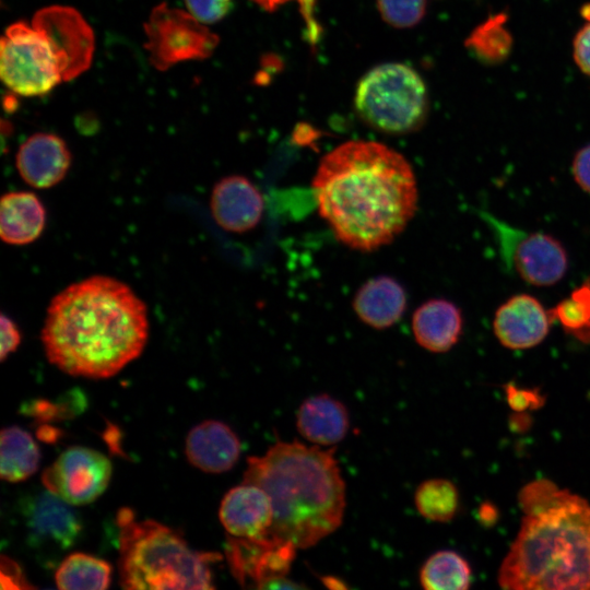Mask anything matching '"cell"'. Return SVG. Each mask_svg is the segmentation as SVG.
Instances as JSON below:
<instances>
[{
    "mask_svg": "<svg viewBox=\"0 0 590 590\" xmlns=\"http://www.w3.org/2000/svg\"><path fill=\"white\" fill-rule=\"evenodd\" d=\"M312 190L318 212L335 238L359 251L390 244L417 209L412 166L397 151L374 141H349L326 154Z\"/></svg>",
    "mask_w": 590,
    "mask_h": 590,
    "instance_id": "obj_1",
    "label": "cell"
},
{
    "mask_svg": "<svg viewBox=\"0 0 590 590\" xmlns=\"http://www.w3.org/2000/svg\"><path fill=\"white\" fill-rule=\"evenodd\" d=\"M40 338L48 361L63 373L109 378L145 347L148 308L126 283L94 275L52 298Z\"/></svg>",
    "mask_w": 590,
    "mask_h": 590,
    "instance_id": "obj_2",
    "label": "cell"
},
{
    "mask_svg": "<svg viewBox=\"0 0 590 590\" xmlns=\"http://www.w3.org/2000/svg\"><path fill=\"white\" fill-rule=\"evenodd\" d=\"M524 517L498 570L510 590H590V504L547 480L519 493Z\"/></svg>",
    "mask_w": 590,
    "mask_h": 590,
    "instance_id": "obj_3",
    "label": "cell"
},
{
    "mask_svg": "<svg viewBox=\"0 0 590 590\" xmlns=\"http://www.w3.org/2000/svg\"><path fill=\"white\" fill-rule=\"evenodd\" d=\"M244 482L269 495V534L309 548L342 524L346 493L335 448L279 440L262 456L247 459Z\"/></svg>",
    "mask_w": 590,
    "mask_h": 590,
    "instance_id": "obj_4",
    "label": "cell"
},
{
    "mask_svg": "<svg viewBox=\"0 0 590 590\" xmlns=\"http://www.w3.org/2000/svg\"><path fill=\"white\" fill-rule=\"evenodd\" d=\"M94 34L73 8L40 9L32 23L10 25L1 38L0 76L16 94L37 96L90 67Z\"/></svg>",
    "mask_w": 590,
    "mask_h": 590,
    "instance_id": "obj_5",
    "label": "cell"
},
{
    "mask_svg": "<svg viewBox=\"0 0 590 590\" xmlns=\"http://www.w3.org/2000/svg\"><path fill=\"white\" fill-rule=\"evenodd\" d=\"M119 583L128 590L214 589L213 570L222 555L191 548L175 529L138 520L130 508L117 512Z\"/></svg>",
    "mask_w": 590,
    "mask_h": 590,
    "instance_id": "obj_6",
    "label": "cell"
},
{
    "mask_svg": "<svg viewBox=\"0 0 590 590\" xmlns=\"http://www.w3.org/2000/svg\"><path fill=\"white\" fill-rule=\"evenodd\" d=\"M355 108L369 127L388 134H406L423 126L427 93L415 70L402 63H385L361 79Z\"/></svg>",
    "mask_w": 590,
    "mask_h": 590,
    "instance_id": "obj_7",
    "label": "cell"
},
{
    "mask_svg": "<svg viewBox=\"0 0 590 590\" xmlns=\"http://www.w3.org/2000/svg\"><path fill=\"white\" fill-rule=\"evenodd\" d=\"M498 245L505 264L523 281L535 286H550L567 271V253L554 237L515 227L489 213L481 212Z\"/></svg>",
    "mask_w": 590,
    "mask_h": 590,
    "instance_id": "obj_8",
    "label": "cell"
},
{
    "mask_svg": "<svg viewBox=\"0 0 590 590\" xmlns=\"http://www.w3.org/2000/svg\"><path fill=\"white\" fill-rule=\"evenodd\" d=\"M150 62L167 70L178 62L211 56L219 37L191 13L162 3L153 9L144 24Z\"/></svg>",
    "mask_w": 590,
    "mask_h": 590,
    "instance_id": "obj_9",
    "label": "cell"
},
{
    "mask_svg": "<svg viewBox=\"0 0 590 590\" xmlns=\"http://www.w3.org/2000/svg\"><path fill=\"white\" fill-rule=\"evenodd\" d=\"M111 472V463L105 455L87 447L73 446L45 469L42 482L46 489L72 506H82L94 502L105 492Z\"/></svg>",
    "mask_w": 590,
    "mask_h": 590,
    "instance_id": "obj_10",
    "label": "cell"
},
{
    "mask_svg": "<svg viewBox=\"0 0 590 590\" xmlns=\"http://www.w3.org/2000/svg\"><path fill=\"white\" fill-rule=\"evenodd\" d=\"M298 548L273 535H227L225 555L229 570L241 587L263 589L273 579L286 577Z\"/></svg>",
    "mask_w": 590,
    "mask_h": 590,
    "instance_id": "obj_11",
    "label": "cell"
},
{
    "mask_svg": "<svg viewBox=\"0 0 590 590\" xmlns=\"http://www.w3.org/2000/svg\"><path fill=\"white\" fill-rule=\"evenodd\" d=\"M71 506L48 489L28 497L22 515L31 541L61 551L71 547L82 532V521Z\"/></svg>",
    "mask_w": 590,
    "mask_h": 590,
    "instance_id": "obj_12",
    "label": "cell"
},
{
    "mask_svg": "<svg viewBox=\"0 0 590 590\" xmlns=\"http://www.w3.org/2000/svg\"><path fill=\"white\" fill-rule=\"evenodd\" d=\"M552 314L533 296L510 297L495 312L493 329L498 341L512 350L530 349L547 335Z\"/></svg>",
    "mask_w": 590,
    "mask_h": 590,
    "instance_id": "obj_13",
    "label": "cell"
},
{
    "mask_svg": "<svg viewBox=\"0 0 590 590\" xmlns=\"http://www.w3.org/2000/svg\"><path fill=\"white\" fill-rule=\"evenodd\" d=\"M210 209L220 227L232 233H244L260 222L264 202L260 190L248 178L233 175L215 184Z\"/></svg>",
    "mask_w": 590,
    "mask_h": 590,
    "instance_id": "obj_14",
    "label": "cell"
},
{
    "mask_svg": "<svg viewBox=\"0 0 590 590\" xmlns=\"http://www.w3.org/2000/svg\"><path fill=\"white\" fill-rule=\"evenodd\" d=\"M219 517L229 535L261 538L269 534L273 507L269 495L260 486L243 482L223 497Z\"/></svg>",
    "mask_w": 590,
    "mask_h": 590,
    "instance_id": "obj_15",
    "label": "cell"
},
{
    "mask_svg": "<svg viewBox=\"0 0 590 590\" xmlns=\"http://www.w3.org/2000/svg\"><path fill=\"white\" fill-rule=\"evenodd\" d=\"M15 164L21 178L31 187L45 189L67 175L71 154L66 142L52 133H35L20 146Z\"/></svg>",
    "mask_w": 590,
    "mask_h": 590,
    "instance_id": "obj_16",
    "label": "cell"
},
{
    "mask_svg": "<svg viewBox=\"0 0 590 590\" xmlns=\"http://www.w3.org/2000/svg\"><path fill=\"white\" fill-rule=\"evenodd\" d=\"M241 445L235 432L225 423L206 420L187 435L185 453L188 461L206 473H223L238 461Z\"/></svg>",
    "mask_w": 590,
    "mask_h": 590,
    "instance_id": "obj_17",
    "label": "cell"
},
{
    "mask_svg": "<svg viewBox=\"0 0 590 590\" xmlns=\"http://www.w3.org/2000/svg\"><path fill=\"white\" fill-rule=\"evenodd\" d=\"M299 434L317 446H334L350 428L349 412L335 398L319 393L303 401L296 414Z\"/></svg>",
    "mask_w": 590,
    "mask_h": 590,
    "instance_id": "obj_18",
    "label": "cell"
},
{
    "mask_svg": "<svg viewBox=\"0 0 590 590\" xmlns=\"http://www.w3.org/2000/svg\"><path fill=\"white\" fill-rule=\"evenodd\" d=\"M412 331L417 344L433 353L449 351L462 332L460 309L446 299H430L413 314Z\"/></svg>",
    "mask_w": 590,
    "mask_h": 590,
    "instance_id": "obj_19",
    "label": "cell"
},
{
    "mask_svg": "<svg viewBox=\"0 0 590 590\" xmlns=\"http://www.w3.org/2000/svg\"><path fill=\"white\" fill-rule=\"evenodd\" d=\"M357 317L375 329L397 323L406 309L404 288L390 276H377L363 284L353 299Z\"/></svg>",
    "mask_w": 590,
    "mask_h": 590,
    "instance_id": "obj_20",
    "label": "cell"
},
{
    "mask_svg": "<svg viewBox=\"0 0 590 590\" xmlns=\"http://www.w3.org/2000/svg\"><path fill=\"white\" fill-rule=\"evenodd\" d=\"M46 210L42 201L30 191H11L0 203V236L9 245H27L44 231Z\"/></svg>",
    "mask_w": 590,
    "mask_h": 590,
    "instance_id": "obj_21",
    "label": "cell"
},
{
    "mask_svg": "<svg viewBox=\"0 0 590 590\" xmlns=\"http://www.w3.org/2000/svg\"><path fill=\"white\" fill-rule=\"evenodd\" d=\"M39 448L34 438L19 426H8L1 430L0 476L16 483L31 477L38 469Z\"/></svg>",
    "mask_w": 590,
    "mask_h": 590,
    "instance_id": "obj_22",
    "label": "cell"
},
{
    "mask_svg": "<svg viewBox=\"0 0 590 590\" xmlns=\"http://www.w3.org/2000/svg\"><path fill=\"white\" fill-rule=\"evenodd\" d=\"M111 566L106 560L85 553H72L58 566L57 588L62 590H102L111 582Z\"/></svg>",
    "mask_w": 590,
    "mask_h": 590,
    "instance_id": "obj_23",
    "label": "cell"
},
{
    "mask_svg": "<svg viewBox=\"0 0 590 590\" xmlns=\"http://www.w3.org/2000/svg\"><path fill=\"white\" fill-rule=\"evenodd\" d=\"M420 582L426 590H465L471 583V568L458 553L438 551L421 567Z\"/></svg>",
    "mask_w": 590,
    "mask_h": 590,
    "instance_id": "obj_24",
    "label": "cell"
},
{
    "mask_svg": "<svg viewBox=\"0 0 590 590\" xmlns=\"http://www.w3.org/2000/svg\"><path fill=\"white\" fill-rule=\"evenodd\" d=\"M414 503L418 514L425 519L448 522L458 510L459 493L449 480L429 479L417 486Z\"/></svg>",
    "mask_w": 590,
    "mask_h": 590,
    "instance_id": "obj_25",
    "label": "cell"
},
{
    "mask_svg": "<svg viewBox=\"0 0 590 590\" xmlns=\"http://www.w3.org/2000/svg\"><path fill=\"white\" fill-rule=\"evenodd\" d=\"M510 36L500 16H495L480 25L468 40L474 52L487 60H498L507 55Z\"/></svg>",
    "mask_w": 590,
    "mask_h": 590,
    "instance_id": "obj_26",
    "label": "cell"
},
{
    "mask_svg": "<svg viewBox=\"0 0 590 590\" xmlns=\"http://www.w3.org/2000/svg\"><path fill=\"white\" fill-rule=\"evenodd\" d=\"M570 331H590V285H583L552 311Z\"/></svg>",
    "mask_w": 590,
    "mask_h": 590,
    "instance_id": "obj_27",
    "label": "cell"
},
{
    "mask_svg": "<svg viewBox=\"0 0 590 590\" xmlns=\"http://www.w3.org/2000/svg\"><path fill=\"white\" fill-rule=\"evenodd\" d=\"M427 0H377L382 19L399 28L417 24L425 14Z\"/></svg>",
    "mask_w": 590,
    "mask_h": 590,
    "instance_id": "obj_28",
    "label": "cell"
},
{
    "mask_svg": "<svg viewBox=\"0 0 590 590\" xmlns=\"http://www.w3.org/2000/svg\"><path fill=\"white\" fill-rule=\"evenodd\" d=\"M261 8H263L267 11H274L280 5L295 1L299 5V12L303 15V19L306 24L307 30V38L311 44H316V42L319 39L320 35V27L318 22L316 21L314 13H315V5L316 0H251Z\"/></svg>",
    "mask_w": 590,
    "mask_h": 590,
    "instance_id": "obj_29",
    "label": "cell"
},
{
    "mask_svg": "<svg viewBox=\"0 0 590 590\" xmlns=\"http://www.w3.org/2000/svg\"><path fill=\"white\" fill-rule=\"evenodd\" d=\"M185 2L189 13L202 23L220 21L232 7V0H185Z\"/></svg>",
    "mask_w": 590,
    "mask_h": 590,
    "instance_id": "obj_30",
    "label": "cell"
},
{
    "mask_svg": "<svg viewBox=\"0 0 590 590\" xmlns=\"http://www.w3.org/2000/svg\"><path fill=\"white\" fill-rule=\"evenodd\" d=\"M1 588L2 589H30V585L21 567L11 558L1 556Z\"/></svg>",
    "mask_w": 590,
    "mask_h": 590,
    "instance_id": "obj_31",
    "label": "cell"
},
{
    "mask_svg": "<svg viewBox=\"0 0 590 590\" xmlns=\"http://www.w3.org/2000/svg\"><path fill=\"white\" fill-rule=\"evenodd\" d=\"M574 59L580 70L590 75V23L586 24L575 37Z\"/></svg>",
    "mask_w": 590,
    "mask_h": 590,
    "instance_id": "obj_32",
    "label": "cell"
},
{
    "mask_svg": "<svg viewBox=\"0 0 590 590\" xmlns=\"http://www.w3.org/2000/svg\"><path fill=\"white\" fill-rule=\"evenodd\" d=\"M571 169L577 185L590 193V144L577 152Z\"/></svg>",
    "mask_w": 590,
    "mask_h": 590,
    "instance_id": "obj_33",
    "label": "cell"
},
{
    "mask_svg": "<svg viewBox=\"0 0 590 590\" xmlns=\"http://www.w3.org/2000/svg\"><path fill=\"white\" fill-rule=\"evenodd\" d=\"M0 322H1L0 358L1 361H4L8 355L13 353L17 349L21 342V333H20L19 328L12 321L11 318L2 315Z\"/></svg>",
    "mask_w": 590,
    "mask_h": 590,
    "instance_id": "obj_34",
    "label": "cell"
},
{
    "mask_svg": "<svg viewBox=\"0 0 590 590\" xmlns=\"http://www.w3.org/2000/svg\"><path fill=\"white\" fill-rule=\"evenodd\" d=\"M322 582L329 587V588H332V589H340V588H346L345 585H343L341 582V580L332 577V576H329V577H323L322 578Z\"/></svg>",
    "mask_w": 590,
    "mask_h": 590,
    "instance_id": "obj_35",
    "label": "cell"
}]
</instances>
